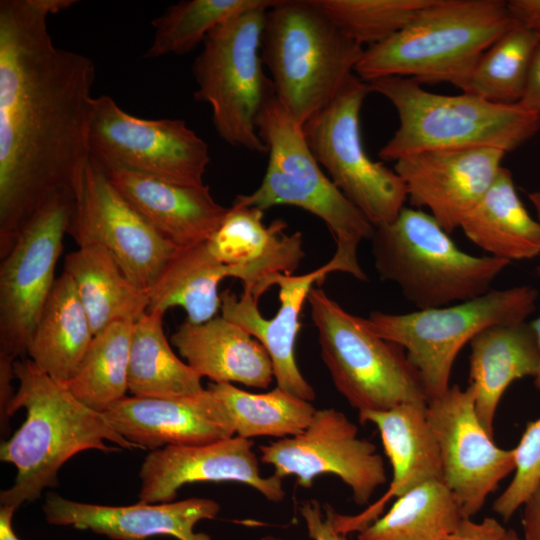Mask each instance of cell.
I'll return each mask as SVG.
<instances>
[{"label": "cell", "mask_w": 540, "mask_h": 540, "mask_svg": "<svg viewBox=\"0 0 540 540\" xmlns=\"http://www.w3.org/2000/svg\"><path fill=\"white\" fill-rule=\"evenodd\" d=\"M75 3L0 1V258L46 201L75 194L90 158L95 65L47 23Z\"/></svg>", "instance_id": "1"}, {"label": "cell", "mask_w": 540, "mask_h": 540, "mask_svg": "<svg viewBox=\"0 0 540 540\" xmlns=\"http://www.w3.org/2000/svg\"><path fill=\"white\" fill-rule=\"evenodd\" d=\"M14 374L19 387L9 416L24 408L26 419L0 447L1 461L17 469L14 483L0 493L1 506L17 509L39 499L45 488L58 485L59 470L79 452L118 451L106 440L120 448H138L116 432L103 413L87 407L29 358L14 363Z\"/></svg>", "instance_id": "2"}, {"label": "cell", "mask_w": 540, "mask_h": 540, "mask_svg": "<svg viewBox=\"0 0 540 540\" xmlns=\"http://www.w3.org/2000/svg\"><path fill=\"white\" fill-rule=\"evenodd\" d=\"M516 23L507 1L430 0L398 33L364 49L355 75L366 83L397 76L458 87Z\"/></svg>", "instance_id": "3"}, {"label": "cell", "mask_w": 540, "mask_h": 540, "mask_svg": "<svg viewBox=\"0 0 540 540\" xmlns=\"http://www.w3.org/2000/svg\"><path fill=\"white\" fill-rule=\"evenodd\" d=\"M394 107L398 128L379 150L384 161L431 150L496 148L512 151L540 130V114L517 104L494 103L462 93L443 95L408 77L368 82Z\"/></svg>", "instance_id": "4"}, {"label": "cell", "mask_w": 540, "mask_h": 540, "mask_svg": "<svg viewBox=\"0 0 540 540\" xmlns=\"http://www.w3.org/2000/svg\"><path fill=\"white\" fill-rule=\"evenodd\" d=\"M363 51L314 0H276L266 11L261 58L277 100L302 126L355 75Z\"/></svg>", "instance_id": "5"}, {"label": "cell", "mask_w": 540, "mask_h": 540, "mask_svg": "<svg viewBox=\"0 0 540 540\" xmlns=\"http://www.w3.org/2000/svg\"><path fill=\"white\" fill-rule=\"evenodd\" d=\"M266 146L267 168L261 184L233 203L266 210L286 205L301 208L321 219L336 243L331 260L338 272L366 281L357 249L370 240L374 226L324 174L310 150L303 126L280 104L276 96L264 106L257 120Z\"/></svg>", "instance_id": "6"}, {"label": "cell", "mask_w": 540, "mask_h": 540, "mask_svg": "<svg viewBox=\"0 0 540 540\" xmlns=\"http://www.w3.org/2000/svg\"><path fill=\"white\" fill-rule=\"evenodd\" d=\"M374 266L380 278L396 284L419 310L477 298L511 262L473 256L458 248L436 219L404 207L371 237Z\"/></svg>", "instance_id": "7"}, {"label": "cell", "mask_w": 540, "mask_h": 540, "mask_svg": "<svg viewBox=\"0 0 540 540\" xmlns=\"http://www.w3.org/2000/svg\"><path fill=\"white\" fill-rule=\"evenodd\" d=\"M276 0L246 10L215 27L195 58L194 98L211 108L213 126L223 141L252 152H267L257 120L275 97L264 71L261 41L266 11Z\"/></svg>", "instance_id": "8"}, {"label": "cell", "mask_w": 540, "mask_h": 540, "mask_svg": "<svg viewBox=\"0 0 540 540\" xmlns=\"http://www.w3.org/2000/svg\"><path fill=\"white\" fill-rule=\"evenodd\" d=\"M321 357L337 391L360 411L427 404L420 377L404 349L373 332L322 289L308 295Z\"/></svg>", "instance_id": "9"}, {"label": "cell", "mask_w": 540, "mask_h": 540, "mask_svg": "<svg viewBox=\"0 0 540 540\" xmlns=\"http://www.w3.org/2000/svg\"><path fill=\"white\" fill-rule=\"evenodd\" d=\"M537 296L532 286H515L406 314L372 311L363 322L374 334L404 349L430 401L450 388L453 364L466 343L489 326L526 321L535 310Z\"/></svg>", "instance_id": "10"}, {"label": "cell", "mask_w": 540, "mask_h": 540, "mask_svg": "<svg viewBox=\"0 0 540 540\" xmlns=\"http://www.w3.org/2000/svg\"><path fill=\"white\" fill-rule=\"evenodd\" d=\"M370 92L368 83L354 75L303 130L310 150L331 181L377 228L392 222L408 197L395 170L371 160L363 147L360 112Z\"/></svg>", "instance_id": "11"}, {"label": "cell", "mask_w": 540, "mask_h": 540, "mask_svg": "<svg viewBox=\"0 0 540 540\" xmlns=\"http://www.w3.org/2000/svg\"><path fill=\"white\" fill-rule=\"evenodd\" d=\"M89 156L104 169H120L167 182L204 185L207 143L181 119H144L102 95L94 98Z\"/></svg>", "instance_id": "12"}, {"label": "cell", "mask_w": 540, "mask_h": 540, "mask_svg": "<svg viewBox=\"0 0 540 540\" xmlns=\"http://www.w3.org/2000/svg\"><path fill=\"white\" fill-rule=\"evenodd\" d=\"M62 192L26 222L0 263V359L17 361L27 346L56 281L57 261L74 203Z\"/></svg>", "instance_id": "13"}, {"label": "cell", "mask_w": 540, "mask_h": 540, "mask_svg": "<svg viewBox=\"0 0 540 540\" xmlns=\"http://www.w3.org/2000/svg\"><path fill=\"white\" fill-rule=\"evenodd\" d=\"M67 234L78 247L107 250L129 280L147 293L180 249L127 202L90 158L75 190Z\"/></svg>", "instance_id": "14"}, {"label": "cell", "mask_w": 540, "mask_h": 540, "mask_svg": "<svg viewBox=\"0 0 540 540\" xmlns=\"http://www.w3.org/2000/svg\"><path fill=\"white\" fill-rule=\"evenodd\" d=\"M260 461L279 478L295 476L311 488L316 477L333 474L352 491L357 505H368L377 488L387 482L383 458L376 446L359 438L357 426L334 408L317 409L300 434L259 446Z\"/></svg>", "instance_id": "15"}, {"label": "cell", "mask_w": 540, "mask_h": 540, "mask_svg": "<svg viewBox=\"0 0 540 540\" xmlns=\"http://www.w3.org/2000/svg\"><path fill=\"white\" fill-rule=\"evenodd\" d=\"M426 412L439 448L442 481L463 517L471 518L514 471V449L497 446L482 426L470 386H450L445 394L428 401Z\"/></svg>", "instance_id": "16"}, {"label": "cell", "mask_w": 540, "mask_h": 540, "mask_svg": "<svg viewBox=\"0 0 540 540\" xmlns=\"http://www.w3.org/2000/svg\"><path fill=\"white\" fill-rule=\"evenodd\" d=\"M253 446L251 439L233 436L206 444L150 451L139 470V502H172L180 488L197 482H238L257 490L269 501H282V479L274 474L262 476Z\"/></svg>", "instance_id": "17"}, {"label": "cell", "mask_w": 540, "mask_h": 540, "mask_svg": "<svg viewBox=\"0 0 540 540\" xmlns=\"http://www.w3.org/2000/svg\"><path fill=\"white\" fill-rule=\"evenodd\" d=\"M506 152L496 148L431 150L395 162L413 206L429 210L452 233L495 181Z\"/></svg>", "instance_id": "18"}, {"label": "cell", "mask_w": 540, "mask_h": 540, "mask_svg": "<svg viewBox=\"0 0 540 540\" xmlns=\"http://www.w3.org/2000/svg\"><path fill=\"white\" fill-rule=\"evenodd\" d=\"M103 414L123 438L150 451L206 444L235 434L224 405L208 389L183 397H124Z\"/></svg>", "instance_id": "19"}, {"label": "cell", "mask_w": 540, "mask_h": 540, "mask_svg": "<svg viewBox=\"0 0 540 540\" xmlns=\"http://www.w3.org/2000/svg\"><path fill=\"white\" fill-rule=\"evenodd\" d=\"M264 211L232 203L218 229L206 241L211 255L241 280L244 291L257 300L279 274L292 275L305 256L302 233L286 232L287 224L274 220L266 226Z\"/></svg>", "instance_id": "20"}, {"label": "cell", "mask_w": 540, "mask_h": 540, "mask_svg": "<svg viewBox=\"0 0 540 540\" xmlns=\"http://www.w3.org/2000/svg\"><path fill=\"white\" fill-rule=\"evenodd\" d=\"M338 272L330 260L323 266L302 274H279L271 286L279 287L280 307L271 319L259 311L258 300L249 292L237 296L229 289L220 293L221 316L239 325L257 339L268 352L277 387L306 401L315 399L313 387L303 377L295 357L296 338L301 328L303 305L314 284H321L329 273Z\"/></svg>", "instance_id": "21"}, {"label": "cell", "mask_w": 540, "mask_h": 540, "mask_svg": "<svg viewBox=\"0 0 540 540\" xmlns=\"http://www.w3.org/2000/svg\"><path fill=\"white\" fill-rule=\"evenodd\" d=\"M48 523L89 530L113 540H145L170 536L178 540H212L196 533L195 525L214 519L220 505L207 498H189L177 502L128 506L83 503L49 493L42 506Z\"/></svg>", "instance_id": "22"}, {"label": "cell", "mask_w": 540, "mask_h": 540, "mask_svg": "<svg viewBox=\"0 0 540 540\" xmlns=\"http://www.w3.org/2000/svg\"><path fill=\"white\" fill-rule=\"evenodd\" d=\"M427 404L407 403L388 410L360 411V423H371L379 431L392 468V480L386 492L357 515L337 512L334 520L339 531H361L380 517L386 504L423 483L442 480L439 448L427 419Z\"/></svg>", "instance_id": "23"}, {"label": "cell", "mask_w": 540, "mask_h": 540, "mask_svg": "<svg viewBox=\"0 0 540 540\" xmlns=\"http://www.w3.org/2000/svg\"><path fill=\"white\" fill-rule=\"evenodd\" d=\"M102 170L127 202L178 248L206 242L228 210L206 184L185 186L126 170Z\"/></svg>", "instance_id": "24"}, {"label": "cell", "mask_w": 540, "mask_h": 540, "mask_svg": "<svg viewBox=\"0 0 540 540\" xmlns=\"http://www.w3.org/2000/svg\"><path fill=\"white\" fill-rule=\"evenodd\" d=\"M170 341L201 378L213 383L235 382L265 389L273 381V364L264 346L222 316L199 324L185 320Z\"/></svg>", "instance_id": "25"}, {"label": "cell", "mask_w": 540, "mask_h": 540, "mask_svg": "<svg viewBox=\"0 0 540 540\" xmlns=\"http://www.w3.org/2000/svg\"><path fill=\"white\" fill-rule=\"evenodd\" d=\"M469 344V386L477 416L493 437L497 408L507 388L518 379L534 378L538 371L537 338L531 323L524 321L489 326Z\"/></svg>", "instance_id": "26"}, {"label": "cell", "mask_w": 540, "mask_h": 540, "mask_svg": "<svg viewBox=\"0 0 540 540\" xmlns=\"http://www.w3.org/2000/svg\"><path fill=\"white\" fill-rule=\"evenodd\" d=\"M94 337L89 317L71 277L63 272L41 311L27 346L28 358L66 385Z\"/></svg>", "instance_id": "27"}, {"label": "cell", "mask_w": 540, "mask_h": 540, "mask_svg": "<svg viewBox=\"0 0 540 540\" xmlns=\"http://www.w3.org/2000/svg\"><path fill=\"white\" fill-rule=\"evenodd\" d=\"M460 228L470 241L496 258L512 262L540 254V223L525 208L512 173L505 167Z\"/></svg>", "instance_id": "28"}, {"label": "cell", "mask_w": 540, "mask_h": 540, "mask_svg": "<svg viewBox=\"0 0 540 540\" xmlns=\"http://www.w3.org/2000/svg\"><path fill=\"white\" fill-rule=\"evenodd\" d=\"M63 272L74 282L94 335L115 322H135L147 312L148 293L100 246H80L67 254Z\"/></svg>", "instance_id": "29"}, {"label": "cell", "mask_w": 540, "mask_h": 540, "mask_svg": "<svg viewBox=\"0 0 540 540\" xmlns=\"http://www.w3.org/2000/svg\"><path fill=\"white\" fill-rule=\"evenodd\" d=\"M165 312L144 313L132 328L128 389L132 396L172 398L201 393V377L172 350L163 329Z\"/></svg>", "instance_id": "30"}, {"label": "cell", "mask_w": 540, "mask_h": 540, "mask_svg": "<svg viewBox=\"0 0 540 540\" xmlns=\"http://www.w3.org/2000/svg\"><path fill=\"white\" fill-rule=\"evenodd\" d=\"M227 270L209 252L206 242L180 248L148 291L147 312L180 306L187 321L207 322L220 309L218 285Z\"/></svg>", "instance_id": "31"}, {"label": "cell", "mask_w": 540, "mask_h": 540, "mask_svg": "<svg viewBox=\"0 0 540 540\" xmlns=\"http://www.w3.org/2000/svg\"><path fill=\"white\" fill-rule=\"evenodd\" d=\"M462 518L444 482L429 481L396 498L384 515L359 531L358 540H442Z\"/></svg>", "instance_id": "32"}, {"label": "cell", "mask_w": 540, "mask_h": 540, "mask_svg": "<svg viewBox=\"0 0 540 540\" xmlns=\"http://www.w3.org/2000/svg\"><path fill=\"white\" fill-rule=\"evenodd\" d=\"M224 405L236 436L285 438L302 433L316 408L306 400L277 387L251 393L232 383H210L207 387Z\"/></svg>", "instance_id": "33"}, {"label": "cell", "mask_w": 540, "mask_h": 540, "mask_svg": "<svg viewBox=\"0 0 540 540\" xmlns=\"http://www.w3.org/2000/svg\"><path fill=\"white\" fill-rule=\"evenodd\" d=\"M134 322L119 321L95 334L74 376L66 384L90 409L104 413L126 397Z\"/></svg>", "instance_id": "34"}, {"label": "cell", "mask_w": 540, "mask_h": 540, "mask_svg": "<svg viewBox=\"0 0 540 540\" xmlns=\"http://www.w3.org/2000/svg\"><path fill=\"white\" fill-rule=\"evenodd\" d=\"M539 42L537 33L517 22L481 55L458 88L494 103L517 104Z\"/></svg>", "instance_id": "35"}, {"label": "cell", "mask_w": 540, "mask_h": 540, "mask_svg": "<svg viewBox=\"0 0 540 540\" xmlns=\"http://www.w3.org/2000/svg\"><path fill=\"white\" fill-rule=\"evenodd\" d=\"M266 0H182L152 20L153 37L144 58L184 55L204 43L218 25Z\"/></svg>", "instance_id": "36"}, {"label": "cell", "mask_w": 540, "mask_h": 540, "mask_svg": "<svg viewBox=\"0 0 540 540\" xmlns=\"http://www.w3.org/2000/svg\"><path fill=\"white\" fill-rule=\"evenodd\" d=\"M348 38L361 46L402 30L430 0H314Z\"/></svg>", "instance_id": "37"}, {"label": "cell", "mask_w": 540, "mask_h": 540, "mask_svg": "<svg viewBox=\"0 0 540 540\" xmlns=\"http://www.w3.org/2000/svg\"><path fill=\"white\" fill-rule=\"evenodd\" d=\"M514 449V476L493 503L494 512L508 521L540 484V416L527 423Z\"/></svg>", "instance_id": "38"}, {"label": "cell", "mask_w": 540, "mask_h": 540, "mask_svg": "<svg viewBox=\"0 0 540 540\" xmlns=\"http://www.w3.org/2000/svg\"><path fill=\"white\" fill-rule=\"evenodd\" d=\"M299 512L303 518L309 537L312 540H349L347 534L338 530L333 507L320 504L315 499L301 502Z\"/></svg>", "instance_id": "39"}, {"label": "cell", "mask_w": 540, "mask_h": 540, "mask_svg": "<svg viewBox=\"0 0 540 540\" xmlns=\"http://www.w3.org/2000/svg\"><path fill=\"white\" fill-rule=\"evenodd\" d=\"M507 533L503 525L492 517L481 522L463 517L456 528L442 540H501Z\"/></svg>", "instance_id": "40"}, {"label": "cell", "mask_w": 540, "mask_h": 540, "mask_svg": "<svg viewBox=\"0 0 540 540\" xmlns=\"http://www.w3.org/2000/svg\"><path fill=\"white\" fill-rule=\"evenodd\" d=\"M518 104L526 110L540 114V42L534 52L526 87Z\"/></svg>", "instance_id": "41"}, {"label": "cell", "mask_w": 540, "mask_h": 540, "mask_svg": "<svg viewBox=\"0 0 540 540\" xmlns=\"http://www.w3.org/2000/svg\"><path fill=\"white\" fill-rule=\"evenodd\" d=\"M507 3L515 21L540 36V0H510Z\"/></svg>", "instance_id": "42"}, {"label": "cell", "mask_w": 540, "mask_h": 540, "mask_svg": "<svg viewBox=\"0 0 540 540\" xmlns=\"http://www.w3.org/2000/svg\"><path fill=\"white\" fill-rule=\"evenodd\" d=\"M523 506V539L540 540V484Z\"/></svg>", "instance_id": "43"}, {"label": "cell", "mask_w": 540, "mask_h": 540, "mask_svg": "<svg viewBox=\"0 0 540 540\" xmlns=\"http://www.w3.org/2000/svg\"><path fill=\"white\" fill-rule=\"evenodd\" d=\"M16 509L13 506L0 508V540H20L15 534L12 519Z\"/></svg>", "instance_id": "44"}, {"label": "cell", "mask_w": 540, "mask_h": 540, "mask_svg": "<svg viewBox=\"0 0 540 540\" xmlns=\"http://www.w3.org/2000/svg\"><path fill=\"white\" fill-rule=\"evenodd\" d=\"M536 271H537L538 276L540 277V266H537ZM531 325L534 329V332L537 338L539 351H540V316L534 321H532ZM534 384L537 387V389L540 390V363H539L538 371L536 375L534 376Z\"/></svg>", "instance_id": "45"}, {"label": "cell", "mask_w": 540, "mask_h": 540, "mask_svg": "<svg viewBox=\"0 0 540 540\" xmlns=\"http://www.w3.org/2000/svg\"><path fill=\"white\" fill-rule=\"evenodd\" d=\"M528 198L535 209L537 220L540 223V191L529 193Z\"/></svg>", "instance_id": "46"}, {"label": "cell", "mask_w": 540, "mask_h": 540, "mask_svg": "<svg viewBox=\"0 0 540 540\" xmlns=\"http://www.w3.org/2000/svg\"><path fill=\"white\" fill-rule=\"evenodd\" d=\"M501 540H524L523 537L518 536L514 530H507L506 535Z\"/></svg>", "instance_id": "47"}, {"label": "cell", "mask_w": 540, "mask_h": 540, "mask_svg": "<svg viewBox=\"0 0 540 540\" xmlns=\"http://www.w3.org/2000/svg\"><path fill=\"white\" fill-rule=\"evenodd\" d=\"M261 540H281V539L275 538V537H272V536H266V537H263Z\"/></svg>", "instance_id": "48"}]
</instances>
